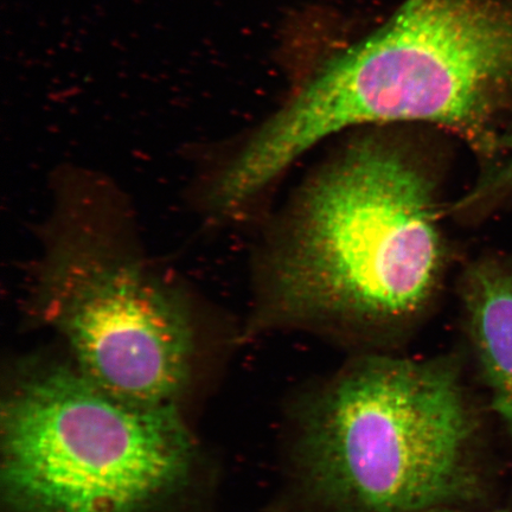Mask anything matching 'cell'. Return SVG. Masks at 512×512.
<instances>
[{
  "instance_id": "6da1fadb",
  "label": "cell",
  "mask_w": 512,
  "mask_h": 512,
  "mask_svg": "<svg viewBox=\"0 0 512 512\" xmlns=\"http://www.w3.org/2000/svg\"><path fill=\"white\" fill-rule=\"evenodd\" d=\"M440 183L398 134L350 140L268 228L243 332L304 330L374 348L406 337L446 275Z\"/></svg>"
},
{
  "instance_id": "7a4b0ae2",
  "label": "cell",
  "mask_w": 512,
  "mask_h": 512,
  "mask_svg": "<svg viewBox=\"0 0 512 512\" xmlns=\"http://www.w3.org/2000/svg\"><path fill=\"white\" fill-rule=\"evenodd\" d=\"M511 99L512 0H406L249 134L227 178L256 198L320 140L363 125H438L489 157Z\"/></svg>"
},
{
  "instance_id": "3957f363",
  "label": "cell",
  "mask_w": 512,
  "mask_h": 512,
  "mask_svg": "<svg viewBox=\"0 0 512 512\" xmlns=\"http://www.w3.org/2000/svg\"><path fill=\"white\" fill-rule=\"evenodd\" d=\"M41 233L29 311L114 398L174 406L200 341L194 305L139 247L118 192L91 172L63 171Z\"/></svg>"
},
{
  "instance_id": "277c9868",
  "label": "cell",
  "mask_w": 512,
  "mask_h": 512,
  "mask_svg": "<svg viewBox=\"0 0 512 512\" xmlns=\"http://www.w3.org/2000/svg\"><path fill=\"white\" fill-rule=\"evenodd\" d=\"M473 419L456 361L368 355L300 414L297 473L334 512H424L473 494Z\"/></svg>"
},
{
  "instance_id": "5b68a950",
  "label": "cell",
  "mask_w": 512,
  "mask_h": 512,
  "mask_svg": "<svg viewBox=\"0 0 512 512\" xmlns=\"http://www.w3.org/2000/svg\"><path fill=\"white\" fill-rule=\"evenodd\" d=\"M3 486L17 512H143L189 471L174 406H142L78 367H25L3 413Z\"/></svg>"
},
{
  "instance_id": "8992f818",
  "label": "cell",
  "mask_w": 512,
  "mask_h": 512,
  "mask_svg": "<svg viewBox=\"0 0 512 512\" xmlns=\"http://www.w3.org/2000/svg\"><path fill=\"white\" fill-rule=\"evenodd\" d=\"M460 296L495 411L512 439V270L491 258L472 262L463 274Z\"/></svg>"
},
{
  "instance_id": "52a82bcc",
  "label": "cell",
  "mask_w": 512,
  "mask_h": 512,
  "mask_svg": "<svg viewBox=\"0 0 512 512\" xmlns=\"http://www.w3.org/2000/svg\"><path fill=\"white\" fill-rule=\"evenodd\" d=\"M498 150L505 153L503 162L485 172L470 194L459 201L457 210L470 211L512 195V126L503 136L498 137Z\"/></svg>"
},
{
  "instance_id": "ba28073f",
  "label": "cell",
  "mask_w": 512,
  "mask_h": 512,
  "mask_svg": "<svg viewBox=\"0 0 512 512\" xmlns=\"http://www.w3.org/2000/svg\"><path fill=\"white\" fill-rule=\"evenodd\" d=\"M424 512H464V511H454V510L446 509V507H445V508H435V509L427 510Z\"/></svg>"
}]
</instances>
